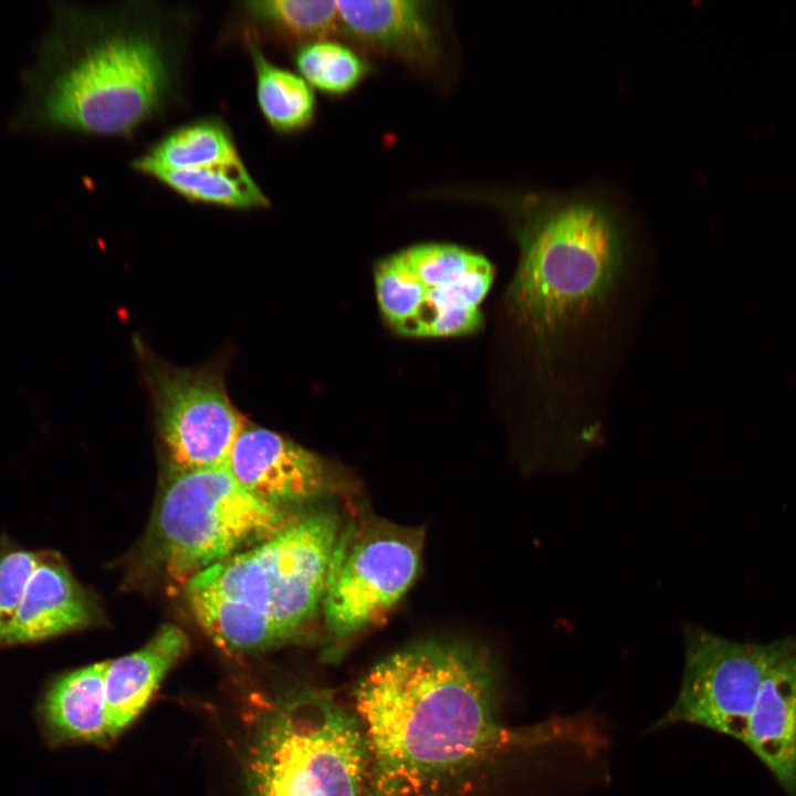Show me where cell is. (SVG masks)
I'll return each instance as SVG.
<instances>
[{"label":"cell","instance_id":"cell-1","mask_svg":"<svg viewBox=\"0 0 796 796\" xmlns=\"http://www.w3.org/2000/svg\"><path fill=\"white\" fill-rule=\"evenodd\" d=\"M502 690L490 650L461 641L417 642L374 664L349 703L365 746L364 796H478L516 765L600 746L586 716L507 726Z\"/></svg>","mask_w":796,"mask_h":796},{"label":"cell","instance_id":"cell-2","mask_svg":"<svg viewBox=\"0 0 796 796\" xmlns=\"http://www.w3.org/2000/svg\"><path fill=\"white\" fill-rule=\"evenodd\" d=\"M189 30L187 9L154 1L63 10L40 100L44 123L134 135L179 97Z\"/></svg>","mask_w":796,"mask_h":796},{"label":"cell","instance_id":"cell-3","mask_svg":"<svg viewBox=\"0 0 796 796\" xmlns=\"http://www.w3.org/2000/svg\"><path fill=\"white\" fill-rule=\"evenodd\" d=\"M490 202L510 218L520 261L509 290L514 314L555 334L609 292L627 248L619 213L599 197L521 190Z\"/></svg>","mask_w":796,"mask_h":796},{"label":"cell","instance_id":"cell-4","mask_svg":"<svg viewBox=\"0 0 796 796\" xmlns=\"http://www.w3.org/2000/svg\"><path fill=\"white\" fill-rule=\"evenodd\" d=\"M366 754L357 720L326 689L275 700L245 760L249 796H364Z\"/></svg>","mask_w":796,"mask_h":796},{"label":"cell","instance_id":"cell-5","mask_svg":"<svg viewBox=\"0 0 796 796\" xmlns=\"http://www.w3.org/2000/svg\"><path fill=\"white\" fill-rule=\"evenodd\" d=\"M296 519L254 498L226 468L169 471L155 514L159 558L168 578L185 588L201 572Z\"/></svg>","mask_w":796,"mask_h":796},{"label":"cell","instance_id":"cell-6","mask_svg":"<svg viewBox=\"0 0 796 796\" xmlns=\"http://www.w3.org/2000/svg\"><path fill=\"white\" fill-rule=\"evenodd\" d=\"M342 525L332 511L297 517L274 536L201 572L186 586L250 607L265 616L287 641L322 607Z\"/></svg>","mask_w":796,"mask_h":796},{"label":"cell","instance_id":"cell-7","mask_svg":"<svg viewBox=\"0 0 796 796\" xmlns=\"http://www.w3.org/2000/svg\"><path fill=\"white\" fill-rule=\"evenodd\" d=\"M423 532L374 519L342 525L322 603L327 633L349 639L379 625L415 580Z\"/></svg>","mask_w":796,"mask_h":796},{"label":"cell","instance_id":"cell-8","mask_svg":"<svg viewBox=\"0 0 796 796\" xmlns=\"http://www.w3.org/2000/svg\"><path fill=\"white\" fill-rule=\"evenodd\" d=\"M683 640L679 693L653 729L691 724L743 743L761 687L773 667L796 650V637L740 642L689 624Z\"/></svg>","mask_w":796,"mask_h":796},{"label":"cell","instance_id":"cell-9","mask_svg":"<svg viewBox=\"0 0 796 796\" xmlns=\"http://www.w3.org/2000/svg\"><path fill=\"white\" fill-rule=\"evenodd\" d=\"M146 380L169 471L227 468L247 419L228 395L223 370L150 360Z\"/></svg>","mask_w":796,"mask_h":796},{"label":"cell","instance_id":"cell-10","mask_svg":"<svg viewBox=\"0 0 796 796\" xmlns=\"http://www.w3.org/2000/svg\"><path fill=\"white\" fill-rule=\"evenodd\" d=\"M226 469L254 498L280 507L329 495L338 486L335 470L320 455L248 420Z\"/></svg>","mask_w":796,"mask_h":796},{"label":"cell","instance_id":"cell-11","mask_svg":"<svg viewBox=\"0 0 796 796\" xmlns=\"http://www.w3.org/2000/svg\"><path fill=\"white\" fill-rule=\"evenodd\" d=\"M336 2L339 30L365 48L419 70H430L439 63L442 51L432 2Z\"/></svg>","mask_w":796,"mask_h":796},{"label":"cell","instance_id":"cell-12","mask_svg":"<svg viewBox=\"0 0 796 796\" xmlns=\"http://www.w3.org/2000/svg\"><path fill=\"white\" fill-rule=\"evenodd\" d=\"M743 744L788 796H796V650L765 678Z\"/></svg>","mask_w":796,"mask_h":796},{"label":"cell","instance_id":"cell-13","mask_svg":"<svg viewBox=\"0 0 796 796\" xmlns=\"http://www.w3.org/2000/svg\"><path fill=\"white\" fill-rule=\"evenodd\" d=\"M188 648L187 635L167 624L138 650L107 661L104 682L111 740L144 711L166 673Z\"/></svg>","mask_w":796,"mask_h":796},{"label":"cell","instance_id":"cell-14","mask_svg":"<svg viewBox=\"0 0 796 796\" xmlns=\"http://www.w3.org/2000/svg\"><path fill=\"white\" fill-rule=\"evenodd\" d=\"M85 594L67 567L54 558H42L25 586L3 645L44 640L88 624Z\"/></svg>","mask_w":796,"mask_h":796},{"label":"cell","instance_id":"cell-15","mask_svg":"<svg viewBox=\"0 0 796 796\" xmlns=\"http://www.w3.org/2000/svg\"><path fill=\"white\" fill-rule=\"evenodd\" d=\"M107 661L82 667L56 679L39 706L52 744H105L111 740L104 675Z\"/></svg>","mask_w":796,"mask_h":796},{"label":"cell","instance_id":"cell-16","mask_svg":"<svg viewBox=\"0 0 796 796\" xmlns=\"http://www.w3.org/2000/svg\"><path fill=\"white\" fill-rule=\"evenodd\" d=\"M338 30L336 1L256 0L237 3L228 34L240 36L245 45L277 41L300 46L328 39Z\"/></svg>","mask_w":796,"mask_h":796},{"label":"cell","instance_id":"cell-17","mask_svg":"<svg viewBox=\"0 0 796 796\" xmlns=\"http://www.w3.org/2000/svg\"><path fill=\"white\" fill-rule=\"evenodd\" d=\"M242 160L230 127L218 116L179 125L139 157L132 168L145 176L155 170L186 169Z\"/></svg>","mask_w":796,"mask_h":796},{"label":"cell","instance_id":"cell-18","mask_svg":"<svg viewBox=\"0 0 796 796\" xmlns=\"http://www.w3.org/2000/svg\"><path fill=\"white\" fill-rule=\"evenodd\" d=\"M185 593L196 621L227 651L259 652L286 641L265 616L239 601L192 586Z\"/></svg>","mask_w":796,"mask_h":796},{"label":"cell","instance_id":"cell-19","mask_svg":"<svg viewBox=\"0 0 796 796\" xmlns=\"http://www.w3.org/2000/svg\"><path fill=\"white\" fill-rule=\"evenodd\" d=\"M147 176L192 203L242 211L265 209L270 206V200L243 160L186 169L155 170Z\"/></svg>","mask_w":796,"mask_h":796},{"label":"cell","instance_id":"cell-20","mask_svg":"<svg viewBox=\"0 0 796 796\" xmlns=\"http://www.w3.org/2000/svg\"><path fill=\"white\" fill-rule=\"evenodd\" d=\"M251 56L259 109L277 134L306 129L316 115L313 87L298 74L271 62L256 44H247Z\"/></svg>","mask_w":796,"mask_h":796},{"label":"cell","instance_id":"cell-21","mask_svg":"<svg viewBox=\"0 0 796 796\" xmlns=\"http://www.w3.org/2000/svg\"><path fill=\"white\" fill-rule=\"evenodd\" d=\"M297 73L313 87L329 95H344L370 73L369 63L350 46L329 39L297 46Z\"/></svg>","mask_w":796,"mask_h":796},{"label":"cell","instance_id":"cell-22","mask_svg":"<svg viewBox=\"0 0 796 796\" xmlns=\"http://www.w3.org/2000/svg\"><path fill=\"white\" fill-rule=\"evenodd\" d=\"M374 274L381 314L400 333L426 303L428 289L416 275L402 251L379 261Z\"/></svg>","mask_w":796,"mask_h":796},{"label":"cell","instance_id":"cell-23","mask_svg":"<svg viewBox=\"0 0 796 796\" xmlns=\"http://www.w3.org/2000/svg\"><path fill=\"white\" fill-rule=\"evenodd\" d=\"M402 252L428 290L454 282L485 259L474 251L451 243H421Z\"/></svg>","mask_w":796,"mask_h":796},{"label":"cell","instance_id":"cell-24","mask_svg":"<svg viewBox=\"0 0 796 796\" xmlns=\"http://www.w3.org/2000/svg\"><path fill=\"white\" fill-rule=\"evenodd\" d=\"M42 558L27 551L0 554V645L15 617L28 580Z\"/></svg>","mask_w":796,"mask_h":796},{"label":"cell","instance_id":"cell-25","mask_svg":"<svg viewBox=\"0 0 796 796\" xmlns=\"http://www.w3.org/2000/svg\"><path fill=\"white\" fill-rule=\"evenodd\" d=\"M493 279V265L485 258L454 282L429 289L426 304L434 308H480Z\"/></svg>","mask_w":796,"mask_h":796},{"label":"cell","instance_id":"cell-26","mask_svg":"<svg viewBox=\"0 0 796 796\" xmlns=\"http://www.w3.org/2000/svg\"><path fill=\"white\" fill-rule=\"evenodd\" d=\"M481 323L480 308H434L425 303L400 334L421 337L460 336L476 331Z\"/></svg>","mask_w":796,"mask_h":796}]
</instances>
